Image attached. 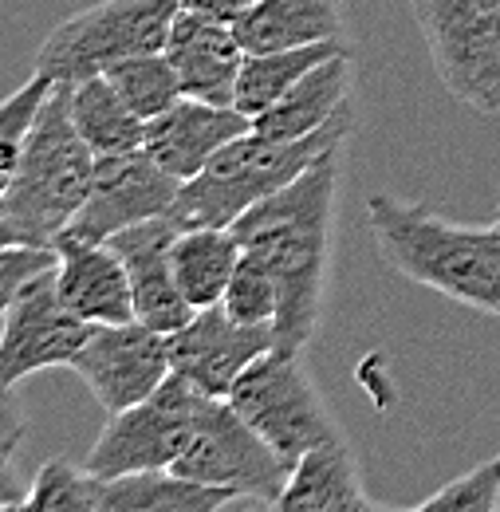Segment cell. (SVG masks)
<instances>
[{
  "label": "cell",
  "mask_w": 500,
  "mask_h": 512,
  "mask_svg": "<svg viewBox=\"0 0 500 512\" xmlns=\"http://www.w3.org/2000/svg\"><path fill=\"white\" fill-rule=\"evenodd\" d=\"M252 119L237 107H221V103H205L182 95L170 111H162L158 119L146 123L142 134V150L178 182L197 178L233 138L249 134Z\"/></svg>",
  "instance_id": "cell-14"
},
{
  "label": "cell",
  "mask_w": 500,
  "mask_h": 512,
  "mask_svg": "<svg viewBox=\"0 0 500 512\" xmlns=\"http://www.w3.org/2000/svg\"><path fill=\"white\" fill-rule=\"evenodd\" d=\"M182 182L166 174L142 146L126 154H103L95 158V178L83 209L71 217V225L60 233V241H111L138 221L170 213Z\"/></svg>",
  "instance_id": "cell-11"
},
{
  "label": "cell",
  "mask_w": 500,
  "mask_h": 512,
  "mask_svg": "<svg viewBox=\"0 0 500 512\" xmlns=\"http://www.w3.org/2000/svg\"><path fill=\"white\" fill-rule=\"evenodd\" d=\"M276 347V327L233 320L221 304L193 312V320L170 335V367L205 398H229L233 383Z\"/></svg>",
  "instance_id": "cell-13"
},
{
  "label": "cell",
  "mask_w": 500,
  "mask_h": 512,
  "mask_svg": "<svg viewBox=\"0 0 500 512\" xmlns=\"http://www.w3.org/2000/svg\"><path fill=\"white\" fill-rule=\"evenodd\" d=\"M493 225L500 229V201H497V213H493Z\"/></svg>",
  "instance_id": "cell-35"
},
{
  "label": "cell",
  "mask_w": 500,
  "mask_h": 512,
  "mask_svg": "<svg viewBox=\"0 0 500 512\" xmlns=\"http://www.w3.org/2000/svg\"><path fill=\"white\" fill-rule=\"evenodd\" d=\"M441 87L465 107L500 111V0H410Z\"/></svg>",
  "instance_id": "cell-7"
},
{
  "label": "cell",
  "mask_w": 500,
  "mask_h": 512,
  "mask_svg": "<svg viewBox=\"0 0 500 512\" xmlns=\"http://www.w3.org/2000/svg\"><path fill=\"white\" fill-rule=\"evenodd\" d=\"M178 12L182 0H99L60 20L44 36L36 71L52 83H75L87 75H103V67L126 56L162 52Z\"/></svg>",
  "instance_id": "cell-5"
},
{
  "label": "cell",
  "mask_w": 500,
  "mask_h": 512,
  "mask_svg": "<svg viewBox=\"0 0 500 512\" xmlns=\"http://www.w3.org/2000/svg\"><path fill=\"white\" fill-rule=\"evenodd\" d=\"M24 497H28V489L20 485L12 457L0 453V509H24Z\"/></svg>",
  "instance_id": "cell-32"
},
{
  "label": "cell",
  "mask_w": 500,
  "mask_h": 512,
  "mask_svg": "<svg viewBox=\"0 0 500 512\" xmlns=\"http://www.w3.org/2000/svg\"><path fill=\"white\" fill-rule=\"evenodd\" d=\"M178 237V225L162 213L150 221H138L123 233H115L107 245L119 253L126 276H130V292H134V320H142L154 331H182L193 320V308L182 296L174 268H170V245Z\"/></svg>",
  "instance_id": "cell-15"
},
{
  "label": "cell",
  "mask_w": 500,
  "mask_h": 512,
  "mask_svg": "<svg viewBox=\"0 0 500 512\" xmlns=\"http://www.w3.org/2000/svg\"><path fill=\"white\" fill-rule=\"evenodd\" d=\"M351 99H355V56L347 48L315 64L288 95H280L268 111H260L252 119V130L264 138H304L327 127Z\"/></svg>",
  "instance_id": "cell-18"
},
{
  "label": "cell",
  "mask_w": 500,
  "mask_h": 512,
  "mask_svg": "<svg viewBox=\"0 0 500 512\" xmlns=\"http://www.w3.org/2000/svg\"><path fill=\"white\" fill-rule=\"evenodd\" d=\"M24 442V406L16 398V386L0 383V453L12 457Z\"/></svg>",
  "instance_id": "cell-31"
},
{
  "label": "cell",
  "mask_w": 500,
  "mask_h": 512,
  "mask_svg": "<svg viewBox=\"0 0 500 512\" xmlns=\"http://www.w3.org/2000/svg\"><path fill=\"white\" fill-rule=\"evenodd\" d=\"M426 512H497L500 509V453L485 457L469 473L445 481L434 497L422 501Z\"/></svg>",
  "instance_id": "cell-29"
},
{
  "label": "cell",
  "mask_w": 500,
  "mask_h": 512,
  "mask_svg": "<svg viewBox=\"0 0 500 512\" xmlns=\"http://www.w3.org/2000/svg\"><path fill=\"white\" fill-rule=\"evenodd\" d=\"M103 75L111 79V87L123 95V103L142 123L158 119L182 99V79L166 52H142V56L115 60L111 67H103Z\"/></svg>",
  "instance_id": "cell-25"
},
{
  "label": "cell",
  "mask_w": 500,
  "mask_h": 512,
  "mask_svg": "<svg viewBox=\"0 0 500 512\" xmlns=\"http://www.w3.org/2000/svg\"><path fill=\"white\" fill-rule=\"evenodd\" d=\"M201 398L193 386L170 371V379L150 398L126 406L107 418L99 442L87 457V469L103 481L123 473H146V469H174L178 457L193 442Z\"/></svg>",
  "instance_id": "cell-9"
},
{
  "label": "cell",
  "mask_w": 500,
  "mask_h": 512,
  "mask_svg": "<svg viewBox=\"0 0 500 512\" xmlns=\"http://www.w3.org/2000/svg\"><path fill=\"white\" fill-rule=\"evenodd\" d=\"M245 52H280L319 40H343L339 0H256L233 20Z\"/></svg>",
  "instance_id": "cell-20"
},
{
  "label": "cell",
  "mask_w": 500,
  "mask_h": 512,
  "mask_svg": "<svg viewBox=\"0 0 500 512\" xmlns=\"http://www.w3.org/2000/svg\"><path fill=\"white\" fill-rule=\"evenodd\" d=\"M162 52L170 56V64L182 79V95L233 107L237 79L245 67V44L237 40L229 20H217L209 12L182 4Z\"/></svg>",
  "instance_id": "cell-16"
},
{
  "label": "cell",
  "mask_w": 500,
  "mask_h": 512,
  "mask_svg": "<svg viewBox=\"0 0 500 512\" xmlns=\"http://www.w3.org/2000/svg\"><path fill=\"white\" fill-rule=\"evenodd\" d=\"M280 512H359V509H378L363 493V473L355 461V449L347 446L343 434L323 438L312 446L288 477V489L280 497Z\"/></svg>",
  "instance_id": "cell-19"
},
{
  "label": "cell",
  "mask_w": 500,
  "mask_h": 512,
  "mask_svg": "<svg viewBox=\"0 0 500 512\" xmlns=\"http://www.w3.org/2000/svg\"><path fill=\"white\" fill-rule=\"evenodd\" d=\"M351 130H355V103H347L327 127L312 130L304 138H264V134L249 130V134L233 138L197 178L182 182L166 217L178 229L233 225L256 201L296 182L319 154L347 142Z\"/></svg>",
  "instance_id": "cell-3"
},
{
  "label": "cell",
  "mask_w": 500,
  "mask_h": 512,
  "mask_svg": "<svg viewBox=\"0 0 500 512\" xmlns=\"http://www.w3.org/2000/svg\"><path fill=\"white\" fill-rule=\"evenodd\" d=\"M229 406L292 465L323 438L339 434L312 371L304 363V351H280V347L264 351L233 383Z\"/></svg>",
  "instance_id": "cell-6"
},
{
  "label": "cell",
  "mask_w": 500,
  "mask_h": 512,
  "mask_svg": "<svg viewBox=\"0 0 500 512\" xmlns=\"http://www.w3.org/2000/svg\"><path fill=\"white\" fill-rule=\"evenodd\" d=\"M0 245H20V241H16V229H12L8 213H4V201H0Z\"/></svg>",
  "instance_id": "cell-34"
},
{
  "label": "cell",
  "mask_w": 500,
  "mask_h": 512,
  "mask_svg": "<svg viewBox=\"0 0 500 512\" xmlns=\"http://www.w3.org/2000/svg\"><path fill=\"white\" fill-rule=\"evenodd\" d=\"M347 40H319L304 48H280V52H245V67L237 79V99L233 107L256 119L260 111H268L280 95H288L315 64H323L335 52H347Z\"/></svg>",
  "instance_id": "cell-24"
},
{
  "label": "cell",
  "mask_w": 500,
  "mask_h": 512,
  "mask_svg": "<svg viewBox=\"0 0 500 512\" xmlns=\"http://www.w3.org/2000/svg\"><path fill=\"white\" fill-rule=\"evenodd\" d=\"M71 371L83 379L103 414H119L170 379V335L142 320L91 323V335L71 359Z\"/></svg>",
  "instance_id": "cell-10"
},
{
  "label": "cell",
  "mask_w": 500,
  "mask_h": 512,
  "mask_svg": "<svg viewBox=\"0 0 500 512\" xmlns=\"http://www.w3.org/2000/svg\"><path fill=\"white\" fill-rule=\"evenodd\" d=\"M252 501L189 481L174 469H146V473H123L103 481L99 512H217V509H249Z\"/></svg>",
  "instance_id": "cell-22"
},
{
  "label": "cell",
  "mask_w": 500,
  "mask_h": 512,
  "mask_svg": "<svg viewBox=\"0 0 500 512\" xmlns=\"http://www.w3.org/2000/svg\"><path fill=\"white\" fill-rule=\"evenodd\" d=\"M221 308L241 323H256V327H276L280 316V288L272 280V272L256 260V256L241 253V264L225 288Z\"/></svg>",
  "instance_id": "cell-28"
},
{
  "label": "cell",
  "mask_w": 500,
  "mask_h": 512,
  "mask_svg": "<svg viewBox=\"0 0 500 512\" xmlns=\"http://www.w3.org/2000/svg\"><path fill=\"white\" fill-rule=\"evenodd\" d=\"M95 178V150L67 115V83H56L24 138L20 170L12 178L4 213L20 245H56L71 217L83 209Z\"/></svg>",
  "instance_id": "cell-4"
},
{
  "label": "cell",
  "mask_w": 500,
  "mask_h": 512,
  "mask_svg": "<svg viewBox=\"0 0 500 512\" xmlns=\"http://www.w3.org/2000/svg\"><path fill=\"white\" fill-rule=\"evenodd\" d=\"M343 146L347 142L319 154L296 182L256 201L249 213L233 221L241 249L256 256L280 288V316H276L280 351H304L323 320Z\"/></svg>",
  "instance_id": "cell-1"
},
{
  "label": "cell",
  "mask_w": 500,
  "mask_h": 512,
  "mask_svg": "<svg viewBox=\"0 0 500 512\" xmlns=\"http://www.w3.org/2000/svg\"><path fill=\"white\" fill-rule=\"evenodd\" d=\"M67 115L83 134V142L95 150V158L138 150L146 134V123L126 107L107 75H87L67 83Z\"/></svg>",
  "instance_id": "cell-23"
},
{
  "label": "cell",
  "mask_w": 500,
  "mask_h": 512,
  "mask_svg": "<svg viewBox=\"0 0 500 512\" xmlns=\"http://www.w3.org/2000/svg\"><path fill=\"white\" fill-rule=\"evenodd\" d=\"M91 323L75 316L60 300L56 288V268L40 272L4 312L0 327V383L20 386L24 379L71 367L79 347L87 343Z\"/></svg>",
  "instance_id": "cell-12"
},
{
  "label": "cell",
  "mask_w": 500,
  "mask_h": 512,
  "mask_svg": "<svg viewBox=\"0 0 500 512\" xmlns=\"http://www.w3.org/2000/svg\"><path fill=\"white\" fill-rule=\"evenodd\" d=\"M103 501V477L87 465H71L63 457H52L40 465L36 481L28 485L24 509L32 512H99Z\"/></svg>",
  "instance_id": "cell-26"
},
{
  "label": "cell",
  "mask_w": 500,
  "mask_h": 512,
  "mask_svg": "<svg viewBox=\"0 0 500 512\" xmlns=\"http://www.w3.org/2000/svg\"><path fill=\"white\" fill-rule=\"evenodd\" d=\"M367 229L390 272L441 292L453 304L500 316V256L493 221L453 225L426 205L375 193L367 201Z\"/></svg>",
  "instance_id": "cell-2"
},
{
  "label": "cell",
  "mask_w": 500,
  "mask_h": 512,
  "mask_svg": "<svg viewBox=\"0 0 500 512\" xmlns=\"http://www.w3.org/2000/svg\"><path fill=\"white\" fill-rule=\"evenodd\" d=\"M493 229H497V225H493ZM497 256H500V229H497Z\"/></svg>",
  "instance_id": "cell-36"
},
{
  "label": "cell",
  "mask_w": 500,
  "mask_h": 512,
  "mask_svg": "<svg viewBox=\"0 0 500 512\" xmlns=\"http://www.w3.org/2000/svg\"><path fill=\"white\" fill-rule=\"evenodd\" d=\"M56 260V245H0V320L40 272L56 268Z\"/></svg>",
  "instance_id": "cell-30"
},
{
  "label": "cell",
  "mask_w": 500,
  "mask_h": 512,
  "mask_svg": "<svg viewBox=\"0 0 500 512\" xmlns=\"http://www.w3.org/2000/svg\"><path fill=\"white\" fill-rule=\"evenodd\" d=\"M52 87H56V83H52L48 75L32 71L12 95L0 99V197L8 193L16 170H20L24 138H28V130L36 123V111L44 107V99H48Z\"/></svg>",
  "instance_id": "cell-27"
},
{
  "label": "cell",
  "mask_w": 500,
  "mask_h": 512,
  "mask_svg": "<svg viewBox=\"0 0 500 512\" xmlns=\"http://www.w3.org/2000/svg\"><path fill=\"white\" fill-rule=\"evenodd\" d=\"M174 473H182L189 481H201V485L229 489L252 505L276 509L284 489H288L292 461L268 446L229 406V398H201L193 442L178 457Z\"/></svg>",
  "instance_id": "cell-8"
},
{
  "label": "cell",
  "mask_w": 500,
  "mask_h": 512,
  "mask_svg": "<svg viewBox=\"0 0 500 512\" xmlns=\"http://www.w3.org/2000/svg\"><path fill=\"white\" fill-rule=\"evenodd\" d=\"M56 253V288L75 316L87 323L134 320L130 276L107 241H63Z\"/></svg>",
  "instance_id": "cell-17"
},
{
  "label": "cell",
  "mask_w": 500,
  "mask_h": 512,
  "mask_svg": "<svg viewBox=\"0 0 500 512\" xmlns=\"http://www.w3.org/2000/svg\"><path fill=\"white\" fill-rule=\"evenodd\" d=\"M186 8H197V12H209V16H217V20H237L241 12H249L256 0H182Z\"/></svg>",
  "instance_id": "cell-33"
},
{
  "label": "cell",
  "mask_w": 500,
  "mask_h": 512,
  "mask_svg": "<svg viewBox=\"0 0 500 512\" xmlns=\"http://www.w3.org/2000/svg\"><path fill=\"white\" fill-rule=\"evenodd\" d=\"M241 237L233 225H193L178 229L170 245V268L193 312L225 300V288L241 264Z\"/></svg>",
  "instance_id": "cell-21"
}]
</instances>
